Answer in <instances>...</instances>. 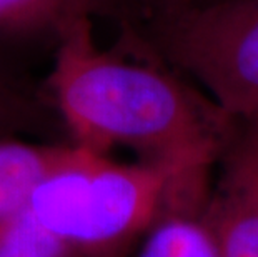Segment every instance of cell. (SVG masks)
I'll list each match as a JSON object with an SVG mask.
<instances>
[{"label":"cell","instance_id":"obj_8","mask_svg":"<svg viewBox=\"0 0 258 257\" xmlns=\"http://www.w3.org/2000/svg\"><path fill=\"white\" fill-rule=\"evenodd\" d=\"M0 257H75L67 245L48 232L30 211L0 221Z\"/></svg>","mask_w":258,"mask_h":257},{"label":"cell","instance_id":"obj_9","mask_svg":"<svg viewBox=\"0 0 258 257\" xmlns=\"http://www.w3.org/2000/svg\"><path fill=\"white\" fill-rule=\"evenodd\" d=\"M43 104L22 84L0 79V137H12L22 130L38 129L45 124Z\"/></svg>","mask_w":258,"mask_h":257},{"label":"cell","instance_id":"obj_3","mask_svg":"<svg viewBox=\"0 0 258 257\" xmlns=\"http://www.w3.org/2000/svg\"><path fill=\"white\" fill-rule=\"evenodd\" d=\"M127 32L145 56L199 82L230 117L258 114V0L185 2Z\"/></svg>","mask_w":258,"mask_h":257},{"label":"cell","instance_id":"obj_5","mask_svg":"<svg viewBox=\"0 0 258 257\" xmlns=\"http://www.w3.org/2000/svg\"><path fill=\"white\" fill-rule=\"evenodd\" d=\"M145 0H0V79L22 84L14 62L35 48H55L79 19H112L125 30L147 19Z\"/></svg>","mask_w":258,"mask_h":257},{"label":"cell","instance_id":"obj_4","mask_svg":"<svg viewBox=\"0 0 258 257\" xmlns=\"http://www.w3.org/2000/svg\"><path fill=\"white\" fill-rule=\"evenodd\" d=\"M205 216L217 257H258V114L233 117Z\"/></svg>","mask_w":258,"mask_h":257},{"label":"cell","instance_id":"obj_1","mask_svg":"<svg viewBox=\"0 0 258 257\" xmlns=\"http://www.w3.org/2000/svg\"><path fill=\"white\" fill-rule=\"evenodd\" d=\"M52 65V104L72 144L103 156L122 147L177 174L213 172L233 117L168 65L102 48L87 17L62 34Z\"/></svg>","mask_w":258,"mask_h":257},{"label":"cell","instance_id":"obj_10","mask_svg":"<svg viewBox=\"0 0 258 257\" xmlns=\"http://www.w3.org/2000/svg\"><path fill=\"white\" fill-rule=\"evenodd\" d=\"M145 2H147V7H148V17L147 19H150L153 14L162 12V10L170 9V7H175V5L185 4L186 0H145Z\"/></svg>","mask_w":258,"mask_h":257},{"label":"cell","instance_id":"obj_6","mask_svg":"<svg viewBox=\"0 0 258 257\" xmlns=\"http://www.w3.org/2000/svg\"><path fill=\"white\" fill-rule=\"evenodd\" d=\"M212 180H177L135 257H217L205 207Z\"/></svg>","mask_w":258,"mask_h":257},{"label":"cell","instance_id":"obj_7","mask_svg":"<svg viewBox=\"0 0 258 257\" xmlns=\"http://www.w3.org/2000/svg\"><path fill=\"white\" fill-rule=\"evenodd\" d=\"M75 144H40L0 137V221L27 207L48 174L75 156Z\"/></svg>","mask_w":258,"mask_h":257},{"label":"cell","instance_id":"obj_11","mask_svg":"<svg viewBox=\"0 0 258 257\" xmlns=\"http://www.w3.org/2000/svg\"><path fill=\"white\" fill-rule=\"evenodd\" d=\"M186 2H215V0H186Z\"/></svg>","mask_w":258,"mask_h":257},{"label":"cell","instance_id":"obj_2","mask_svg":"<svg viewBox=\"0 0 258 257\" xmlns=\"http://www.w3.org/2000/svg\"><path fill=\"white\" fill-rule=\"evenodd\" d=\"M186 176L195 174L79 147L34 189L27 209L75 257H132L173 184Z\"/></svg>","mask_w":258,"mask_h":257}]
</instances>
